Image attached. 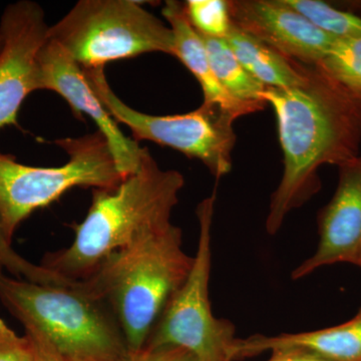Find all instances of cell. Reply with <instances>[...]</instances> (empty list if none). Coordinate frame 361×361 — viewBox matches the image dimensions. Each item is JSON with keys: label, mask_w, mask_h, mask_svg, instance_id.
I'll return each instance as SVG.
<instances>
[{"label": "cell", "mask_w": 361, "mask_h": 361, "mask_svg": "<svg viewBox=\"0 0 361 361\" xmlns=\"http://www.w3.org/2000/svg\"><path fill=\"white\" fill-rule=\"evenodd\" d=\"M318 227L317 249L294 269L292 279L327 265L356 264L361 249V156L339 167L336 194L320 213Z\"/></svg>", "instance_id": "12"}, {"label": "cell", "mask_w": 361, "mask_h": 361, "mask_svg": "<svg viewBox=\"0 0 361 361\" xmlns=\"http://www.w3.org/2000/svg\"><path fill=\"white\" fill-rule=\"evenodd\" d=\"M174 35V56L193 73L204 94V103L219 106L235 118L263 110L257 104L242 103L230 96L214 75L205 44L188 20L184 4L169 0L161 11Z\"/></svg>", "instance_id": "14"}, {"label": "cell", "mask_w": 361, "mask_h": 361, "mask_svg": "<svg viewBox=\"0 0 361 361\" xmlns=\"http://www.w3.org/2000/svg\"><path fill=\"white\" fill-rule=\"evenodd\" d=\"M355 265L360 266V267H361V249L360 251V254H358L357 261H356Z\"/></svg>", "instance_id": "26"}, {"label": "cell", "mask_w": 361, "mask_h": 361, "mask_svg": "<svg viewBox=\"0 0 361 361\" xmlns=\"http://www.w3.org/2000/svg\"><path fill=\"white\" fill-rule=\"evenodd\" d=\"M0 301L25 329L39 331L70 361H122L129 353L113 311L80 280L37 284L0 269Z\"/></svg>", "instance_id": "4"}, {"label": "cell", "mask_w": 361, "mask_h": 361, "mask_svg": "<svg viewBox=\"0 0 361 361\" xmlns=\"http://www.w3.org/2000/svg\"><path fill=\"white\" fill-rule=\"evenodd\" d=\"M0 361H35L32 342L20 336L0 318Z\"/></svg>", "instance_id": "21"}, {"label": "cell", "mask_w": 361, "mask_h": 361, "mask_svg": "<svg viewBox=\"0 0 361 361\" xmlns=\"http://www.w3.org/2000/svg\"><path fill=\"white\" fill-rule=\"evenodd\" d=\"M349 6H355L356 8L360 9L361 11V2H353V4H349Z\"/></svg>", "instance_id": "25"}, {"label": "cell", "mask_w": 361, "mask_h": 361, "mask_svg": "<svg viewBox=\"0 0 361 361\" xmlns=\"http://www.w3.org/2000/svg\"><path fill=\"white\" fill-rule=\"evenodd\" d=\"M276 348L302 349L327 361H361V307L348 322L329 329L238 338L235 355L239 361Z\"/></svg>", "instance_id": "13"}, {"label": "cell", "mask_w": 361, "mask_h": 361, "mask_svg": "<svg viewBox=\"0 0 361 361\" xmlns=\"http://www.w3.org/2000/svg\"><path fill=\"white\" fill-rule=\"evenodd\" d=\"M37 90L56 92L78 116L85 114L92 118L108 142L123 179L139 169L146 148H141L139 142L123 134L94 94L82 66L49 37L39 54Z\"/></svg>", "instance_id": "10"}, {"label": "cell", "mask_w": 361, "mask_h": 361, "mask_svg": "<svg viewBox=\"0 0 361 361\" xmlns=\"http://www.w3.org/2000/svg\"><path fill=\"white\" fill-rule=\"evenodd\" d=\"M297 13L336 39L361 37V16L339 11L319 0H282Z\"/></svg>", "instance_id": "17"}, {"label": "cell", "mask_w": 361, "mask_h": 361, "mask_svg": "<svg viewBox=\"0 0 361 361\" xmlns=\"http://www.w3.org/2000/svg\"><path fill=\"white\" fill-rule=\"evenodd\" d=\"M122 361H200L196 355L180 346H160L144 348L141 350L129 353Z\"/></svg>", "instance_id": "22"}, {"label": "cell", "mask_w": 361, "mask_h": 361, "mask_svg": "<svg viewBox=\"0 0 361 361\" xmlns=\"http://www.w3.org/2000/svg\"><path fill=\"white\" fill-rule=\"evenodd\" d=\"M232 25L304 65H318L336 42L282 0L227 1Z\"/></svg>", "instance_id": "11"}, {"label": "cell", "mask_w": 361, "mask_h": 361, "mask_svg": "<svg viewBox=\"0 0 361 361\" xmlns=\"http://www.w3.org/2000/svg\"><path fill=\"white\" fill-rule=\"evenodd\" d=\"M267 361H327L319 356L298 348H276L271 350Z\"/></svg>", "instance_id": "24"}, {"label": "cell", "mask_w": 361, "mask_h": 361, "mask_svg": "<svg viewBox=\"0 0 361 361\" xmlns=\"http://www.w3.org/2000/svg\"><path fill=\"white\" fill-rule=\"evenodd\" d=\"M200 37L205 44L214 75L223 89L242 103L265 108L267 104L261 96L266 87L247 73L227 42L224 39H213L201 35Z\"/></svg>", "instance_id": "16"}, {"label": "cell", "mask_w": 361, "mask_h": 361, "mask_svg": "<svg viewBox=\"0 0 361 361\" xmlns=\"http://www.w3.org/2000/svg\"><path fill=\"white\" fill-rule=\"evenodd\" d=\"M194 257L183 250L182 230L170 224L118 249L84 279L108 304L130 353L141 350L164 308L186 281Z\"/></svg>", "instance_id": "3"}, {"label": "cell", "mask_w": 361, "mask_h": 361, "mask_svg": "<svg viewBox=\"0 0 361 361\" xmlns=\"http://www.w3.org/2000/svg\"><path fill=\"white\" fill-rule=\"evenodd\" d=\"M318 65L337 82L361 97V37L336 39Z\"/></svg>", "instance_id": "18"}, {"label": "cell", "mask_w": 361, "mask_h": 361, "mask_svg": "<svg viewBox=\"0 0 361 361\" xmlns=\"http://www.w3.org/2000/svg\"><path fill=\"white\" fill-rule=\"evenodd\" d=\"M185 179L163 170L146 148L139 169L115 188L92 190V201L75 240L47 253L42 266L70 280L87 277L106 256L170 224Z\"/></svg>", "instance_id": "2"}, {"label": "cell", "mask_w": 361, "mask_h": 361, "mask_svg": "<svg viewBox=\"0 0 361 361\" xmlns=\"http://www.w3.org/2000/svg\"><path fill=\"white\" fill-rule=\"evenodd\" d=\"M0 269H6L11 275L33 283L44 285L68 284L73 280L66 279L51 272L44 266L33 264L14 251L11 240L7 237L0 215Z\"/></svg>", "instance_id": "20"}, {"label": "cell", "mask_w": 361, "mask_h": 361, "mask_svg": "<svg viewBox=\"0 0 361 361\" xmlns=\"http://www.w3.org/2000/svg\"><path fill=\"white\" fill-rule=\"evenodd\" d=\"M215 201L214 192L197 208L200 234L193 267L164 308L144 348L180 346L200 361H236V329L230 320L214 316L209 294Z\"/></svg>", "instance_id": "7"}, {"label": "cell", "mask_w": 361, "mask_h": 361, "mask_svg": "<svg viewBox=\"0 0 361 361\" xmlns=\"http://www.w3.org/2000/svg\"><path fill=\"white\" fill-rule=\"evenodd\" d=\"M305 80L291 89L266 87L263 101L276 116L284 170L271 197L266 231L275 235L285 218L319 190L323 165L356 158L361 144V97L319 65H304Z\"/></svg>", "instance_id": "1"}, {"label": "cell", "mask_w": 361, "mask_h": 361, "mask_svg": "<svg viewBox=\"0 0 361 361\" xmlns=\"http://www.w3.org/2000/svg\"><path fill=\"white\" fill-rule=\"evenodd\" d=\"M47 37L85 70L161 52L174 56L170 26L135 0H80Z\"/></svg>", "instance_id": "5"}, {"label": "cell", "mask_w": 361, "mask_h": 361, "mask_svg": "<svg viewBox=\"0 0 361 361\" xmlns=\"http://www.w3.org/2000/svg\"><path fill=\"white\" fill-rule=\"evenodd\" d=\"M104 68L84 70L85 78L104 109L116 123L132 132L135 141L147 140L198 159L217 179L229 174L236 142L234 116L217 106L203 103L182 115L154 116L123 103L106 80Z\"/></svg>", "instance_id": "8"}, {"label": "cell", "mask_w": 361, "mask_h": 361, "mask_svg": "<svg viewBox=\"0 0 361 361\" xmlns=\"http://www.w3.org/2000/svg\"><path fill=\"white\" fill-rule=\"evenodd\" d=\"M25 336L32 342L35 361H70L37 330L25 329Z\"/></svg>", "instance_id": "23"}, {"label": "cell", "mask_w": 361, "mask_h": 361, "mask_svg": "<svg viewBox=\"0 0 361 361\" xmlns=\"http://www.w3.org/2000/svg\"><path fill=\"white\" fill-rule=\"evenodd\" d=\"M247 73L266 87L291 89L305 80L302 63L287 59L232 25L224 39Z\"/></svg>", "instance_id": "15"}, {"label": "cell", "mask_w": 361, "mask_h": 361, "mask_svg": "<svg viewBox=\"0 0 361 361\" xmlns=\"http://www.w3.org/2000/svg\"><path fill=\"white\" fill-rule=\"evenodd\" d=\"M49 25L32 0L8 4L0 18V129L18 123L28 94L37 90L40 51Z\"/></svg>", "instance_id": "9"}, {"label": "cell", "mask_w": 361, "mask_h": 361, "mask_svg": "<svg viewBox=\"0 0 361 361\" xmlns=\"http://www.w3.org/2000/svg\"><path fill=\"white\" fill-rule=\"evenodd\" d=\"M54 142L68 155V161L59 167H33L0 153V215L11 240L28 216L58 200L68 190L110 189L123 179L99 130Z\"/></svg>", "instance_id": "6"}, {"label": "cell", "mask_w": 361, "mask_h": 361, "mask_svg": "<svg viewBox=\"0 0 361 361\" xmlns=\"http://www.w3.org/2000/svg\"><path fill=\"white\" fill-rule=\"evenodd\" d=\"M184 6L188 20L199 35L225 39L231 30L229 9L224 0H189Z\"/></svg>", "instance_id": "19"}]
</instances>
